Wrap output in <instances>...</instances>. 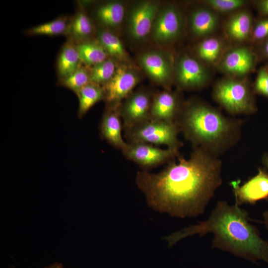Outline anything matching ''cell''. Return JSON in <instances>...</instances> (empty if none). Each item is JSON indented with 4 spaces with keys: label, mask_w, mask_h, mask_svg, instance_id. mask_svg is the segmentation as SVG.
Listing matches in <instances>:
<instances>
[{
    "label": "cell",
    "mask_w": 268,
    "mask_h": 268,
    "mask_svg": "<svg viewBox=\"0 0 268 268\" xmlns=\"http://www.w3.org/2000/svg\"><path fill=\"white\" fill-rule=\"evenodd\" d=\"M158 173L137 172L135 181L148 205L179 218L203 214L222 184V161L200 147L193 146L188 158L180 155Z\"/></svg>",
    "instance_id": "cell-1"
},
{
    "label": "cell",
    "mask_w": 268,
    "mask_h": 268,
    "mask_svg": "<svg viewBox=\"0 0 268 268\" xmlns=\"http://www.w3.org/2000/svg\"><path fill=\"white\" fill-rule=\"evenodd\" d=\"M249 213L235 204L217 201L208 218L166 237L169 246L188 236L212 233V248L228 252L236 257L258 264H268V241L260 236L257 228L249 222Z\"/></svg>",
    "instance_id": "cell-2"
},
{
    "label": "cell",
    "mask_w": 268,
    "mask_h": 268,
    "mask_svg": "<svg viewBox=\"0 0 268 268\" xmlns=\"http://www.w3.org/2000/svg\"><path fill=\"white\" fill-rule=\"evenodd\" d=\"M193 146L218 156L240 139L243 121L227 117L218 109L198 100L184 102L175 122Z\"/></svg>",
    "instance_id": "cell-3"
},
{
    "label": "cell",
    "mask_w": 268,
    "mask_h": 268,
    "mask_svg": "<svg viewBox=\"0 0 268 268\" xmlns=\"http://www.w3.org/2000/svg\"><path fill=\"white\" fill-rule=\"evenodd\" d=\"M212 97L233 116L251 115L257 111L254 93L245 79L229 76L220 79L214 85Z\"/></svg>",
    "instance_id": "cell-4"
},
{
    "label": "cell",
    "mask_w": 268,
    "mask_h": 268,
    "mask_svg": "<svg viewBox=\"0 0 268 268\" xmlns=\"http://www.w3.org/2000/svg\"><path fill=\"white\" fill-rule=\"evenodd\" d=\"M180 132L175 122L149 119L124 130V135L128 142L165 145L179 152V149L183 145L178 137Z\"/></svg>",
    "instance_id": "cell-5"
},
{
    "label": "cell",
    "mask_w": 268,
    "mask_h": 268,
    "mask_svg": "<svg viewBox=\"0 0 268 268\" xmlns=\"http://www.w3.org/2000/svg\"><path fill=\"white\" fill-rule=\"evenodd\" d=\"M185 18L180 8L173 3L159 6L149 39L156 47L167 49L182 36Z\"/></svg>",
    "instance_id": "cell-6"
},
{
    "label": "cell",
    "mask_w": 268,
    "mask_h": 268,
    "mask_svg": "<svg viewBox=\"0 0 268 268\" xmlns=\"http://www.w3.org/2000/svg\"><path fill=\"white\" fill-rule=\"evenodd\" d=\"M175 58L168 49L156 47L139 52L136 60L140 69L153 83L170 89L174 83Z\"/></svg>",
    "instance_id": "cell-7"
},
{
    "label": "cell",
    "mask_w": 268,
    "mask_h": 268,
    "mask_svg": "<svg viewBox=\"0 0 268 268\" xmlns=\"http://www.w3.org/2000/svg\"><path fill=\"white\" fill-rule=\"evenodd\" d=\"M161 2L144 0L128 6L125 29L129 39L134 44H141L149 39L153 23Z\"/></svg>",
    "instance_id": "cell-8"
},
{
    "label": "cell",
    "mask_w": 268,
    "mask_h": 268,
    "mask_svg": "<svg viewBox=\"0 0 268 268\" xmlns=\"http://www.w3.org/2000/svg\"><path fill=\"white\" fill-rule=\"evenodd\" d=\"M141 78L140 70L133 63H119L113 77L102 86L106 107H119Z\"/></svg>",
    "instance_id": "cell-9"
},
{
    "label": "cell",
    "mask_w": 268,
    "mask_h": 268,
    "mask_svg": "<svg viewBox=\"0 0 268 268\" xmlns=\"http://www.w3.org/2000/svg\"><path fill=\"white\" fill-rule=\"evenodd\" d=\"M209 72L205 64L189 53H181L175 58L174 83L179 90H195L205 87Z\"/></svg>",
    "instance_id": "cell-10"
},
{
    "label": "cell",
    "mask_w": 268,
    "mask_h": 268,
    "mask_svg": "<svg viewBox=\"0 0 268 268\" xmlns=\"http://www.w3.org/2000/svg\"><path fill=\"white\" fill-rule=\"evenodd\" d=\"M154 92L146 88L132 92L119 107L124 130L150 119V113Z\"/></svg>",
    "instance_id": "cell-11"
},
{
    "label": "cell",
    "mask_w": 268,
    "mask_h": 268,
    "mask_svg": "<svg viewBox=\"0 0 268 268\" xmlns=\"http://www.w3.org/2000/svg\"><path fill=\"white\" fill-rule=\"evenodd\" d=\"M125 157L147 171L149 169L169 162L180 156L178 152L167 148L162 149L142 142H128L121 150Z\"/></svg>",
    "instance_id": "cell-12"
},
{
    "label": "cell",
    "mask_w": 268,
    "mask_h": 268,
    "mask_svg": "<svg viewBox=\"0 0 268 268\" xmlns=\"http://www.w3.org/2000/svg\"><path fill=\"white\" fill-rule=\"evenodd\" d=\"M240 183L239 179L230 182L236 204L254 205L260 201H268V171L265 168H258L255 176Z\"/></svg>",
    "instance_id": "cell-13"
},
{
    "label": "cell",
    "mask_w": 268,
    "mask_h": 268,
    "mask_svg": "<svg viewBox=\"0 0 268 268\" xmlns=\"http://www.w3.org/2000/svg\"><path fill=\"white\" fill-rule=\"evenodd\" d=\"M256 60L255 54L249 47L239 46L224 53L218 67L229 76L241 77L254 69Z\"/></svg>",
    "instance_id": "cell-14"
},
{
    "label": "cell",
    "mask_w": 268,
    "mask_h": 268,
    "mask_svg": "<svg viewBox=\"0 0 268 268\" xmlns=\"http://www.w3.org/2000/svg\"><path fill=\"white\" fill-rule=\"evenodd\" d=\"M184 102L178 91L164 89L155 93L150 109V119L175 123Z\"/></svg>",
    "instance_id": "cell-15"
},
{
    "label": "cell",
    "mask_w": 268,
    "mask_h": 268,
    "mask_svg": "<svg viewBox=\"0 0 268 268\" xmlns=\"http://www.w3.org/2000/svg\"><path fill=\"white\" fill-rule=\"evenodd\" d=\"M127 8L122 1H105L96 7L95 18L99 26L116 34L125 23Z\"/></svg>",
    "instance_id": "cell-16"
},
{
    "label": "cell",
    "mask_w": 268,
    "mask_h": 268,
    "mask_svg": "<svg viewBox=\"0 0 268 268\" xmlns=\"http://www.w3.org/2000/svg\"><path fill=\"white\" fill-rule=\"evenodd\" d=\"M219 23L218 13L207 6L194 8L188 18V26L192 35L197 38L210 36Z\"/></svg>",
    "instance_id": "cell-17"
},
{
    "label": "cell",
    "mask_w": 268,
    "mask_h": 268,
    "mask_svg": "<svg viewBox=\"0 0 268 268\" xmlns=\"http://www.w3.org/2000/svg\"><path fill=\"white\" fill-rule=\"evenodd\" d=\"M122 124L119 107H106L99 125L100 135L111 145L121 150L127 143L122 134Z\"/></svg>",
    "instance_id": "cell-18"
},
{
    "label": "cell",
    "mask_w": 268,
    "mask_h": 268,
    "mask_svg": "<svg viewBox=\"0 0 268 268\" xmlns=\"http://www.w3.org/2000/svg\"><path fill=\"white\" fill-rule=\"evenodd\" d=\"M95 35L96 39L103 47L109 58L118 63H133L117 34L99 26L96 29Z\"/></svg>",
    "instance_id": "cell-19"
},
{
    "label": "cell",
    "mask_w": 268,
    "mask_h": 268,
    "mask_svg": "<svg viewBox=\"0 0 268 268\" xmlns=\"http://www.w3.org/2000/svg\"><path fill=\"white\" fill-rule=\"evenodd\" d=\"M224 29L230 39L236 42L246 40L252 31L251 14L243 9L235 12L226 21Z\"/></svg>",
    "instance_id": "cell-20"
},
{
    "label": "cell",
    "mask_w": 268,
    "mask_h": 268,
    "mask_svg": "<svg viewBox=\"0 0 268 268\" xmlns=\"http://www.w3.org/2000/svg\"><path fill=\"white\" fill-rule=\"evenodd\" d=\"M96 33V29L89 16L82 8L75 13L69 20L68 26L66 33L68 39L75 44L91 39Z\"/></svg>",
    "instance_id": "cell-21"
},
{
    "label": "cell",
    "mask_w": 268,
    "mask_h": 268,
    "mask_svg": "<svg viewBox=\"0 0 268 268\" xmlns=\"http://www.w3.org/2000/svg\"><path fill=\"white\" fill-rule=\"evenodd\" d=\"M81 64L76 44L68 39L63 45L57 59L56 67L59 80L72 74Z\"/></svg>",
    "instance_id": "cell-22"
},
{
    "label": "cell",
    "mask_w": 268,
    "mask_h": 268,
    "mask_svg": "<svg viewBox=\"0 0 268 268\" xmlns=\"http://www.w3.org/2000/svg\"><path fill=\"white\" fill-rule=\"evenodd\" d=\"M224 44L220 39L209 36L197 45L195 56L204 64L218 65L224 54Z\"/></svg>",
    "instance_id": "cell-23"
},
{
    "label": "cell",
    "mask_w": 268,
    "mask_h": 268,
    "mask_svg": "<svg viewBox=\"0 0 268 268\" xmlns=\"http://www.w3.org/2000/svg\"><path fill=\"white\" fill-rule=\"evenodd\" d=\"M76 45L81 63L87 67H91L109 58L96 38L79 43Z\"/></svg>",
    "instance_id": "cell-24"
},
{
    "label": "cell",
    "mask_w": 268,
    "mask_h": 268,
    "mask_svg": "<svg viewBox=\"0 0 268 268\" xmlns=\"http://www.w3.org/2000/svg\"><path fill=\"white\" fill-rule=\"evenodd\" d=\"M79 106L78 117L81 119L97 103L104 100V91L102 86L90 82L76 94Z\"/></svg>",
    "instance_id": "cell-25"
},
{
    "label": "cell",
    "mask_w": 268,
    "mask_h": 268,
    "mask_svg": "<svg viewBox=\"0 0 268 268\" xmlns=\"http://www.w3.org/2000/svg\"><path fill=\"white\" fill-rule=\"evenodd\" d=\"M69 20L66 16H61L52 21L33 26L26 31L28 35L57 36L65 34Z\"/></svg>",
    "instance_id": "cell-26"
},
{
    "label": "cell",
    "mask_w": 268,
    "mask_h": 268,
    "mask_svg": "<svg viewBox=\"0 0 268 268\" xmlns=\"http://www.w3.org/2000/svg\"><path fill=\"white\" fill-rule=\"evenodd\" d=\"M119 63L109 58L104 61L89 68L90 82L104 86L113 77Z\"/></svg>",
    "instance_id": "cell-27"
},
{
    "label": "cell",
    "mask_w": 268,
    "mask_h": 268,
    "mask_svg": "<svg viewBox=\"0 0 268 268\" xmlns=\"http://www.w3.org/2000/svg\"><path fill=\"white\" fill-rule=\"evenodd\" d=\"M90 82L89 67L81 65L69 76L59 80L58 84L59 85L70 89L76 94L80 89Z\"/></svg>",
    "instance_id": "cell-28"
},
{
    "label": "cell",
    "mask_w": 268,
    "mask_h": 268,
    "mask_svg": "<svg viewBox=\"0 0 268 268\" xmlns=\"http://www.w3.org/2000/svg\"><path fill=\"white\" fill-rule=\"evenodd\" d=\"M205 6L217 13L236 12L247 3L244 0H206L203 1Z\"/></svg>",
    "instance_id": "cell-29"
},
{
    "label": "cell",
    "mask_w": 268,
    "mask_h": 268,
    "mask_svg": "<svg viewBox=\"0 0 268 268\" xmlns=\"http://www.w3.org/2000/svg\"><path fill=\"white\" fill-rule=\"evenodd\" d=\"M254 91L268 98V71L267 69L262 68L258 72L256 79Z\"/></svg>",
    "instance_id": "cell-30"
},
{
    "label": "cell",
    "mask_w": 268,
    "mask_h": 268,
    "mask_svg": "<svg viewBox=\"0 0 268 268\" xmlns=\"http://www.w3.org/2000/svg\"><path fill=\"white\" fill-rule=\"evenodd\" d=\"M252 36L254 40H261L268 36V18L259 21L252 29Z\"/></svg>",
    "instance_id": "cell-31"
},
{
    "label": "cell",
    "mask_w": 268,
    "mask_h": 268,
    "mask_svg": "<svg viewBox=\"0 0 268 268\" xmlns=\"http://www.w3.org/2000/svg\"><path fill=\"white\" fill-rule=\"evenodd\" d=\"M259 10L265 14H268V0H261L257 3Z\"/></svg>",
    "instance_id": "cell-32"
},
{
    "label": "cell",
    "mask_w": 268,
    "mask_h": 268,
    "mask_svg": "<svg viewBox=\"0 0 268 268\" xmlns=\"http://www.w3.org/2000/svg\"><path fill=\"white\" fill-rule=\"evenodd\" d=\"M263 220L262 223L268 230V210H265L263 213Z\"/></svg>",
    "instance_id": "cell-33"
},
{
    "label": "cell",
    "mask_w": 268,
    "mask_h": 268,
    "mask_svg": "<svg viewBox=\"0 0 268 268\" xmlns=\"http://www.w3.org/2000/svg\"><path fill=\"white\" fill-rule=\"evenodd\" d=\"M262 163L268 171V153H265L262 158Z\"/></svg>",
    "instance_id": "cell-34"
},
{
    "label": "cell",
    "mask_w": 268,
    "mask_h": 268,
    "mask_svg": "<svg viewBox=\"0 0 268 268\" xmlns=\"http://www.w3.org/2000/svg\"><path fill=\"white\" fill-rule=\"evenodd\" d=\"M45 268H64V267L61 264L55 263Z\"/></svg>",
    "instance_id": "cell-35"
},
{
    "label": "cell",
    "mask_w": 268,
    "mask_h": 268,
    "mask_svg": "<svg viewBox=\"0 0 268 268\" xmlns=\"http://www.w3.org/2000/svg\"><path fill=\"white\" fill-rule=\"evenodd\" d=\"M264 51L265 54L268 57V40L264 45Z\"/></svg>",
    "instance_id": "cell-36"
},
{
    "label": "cell",
    "mask_w": 268,
    "mask_h": 268,
    "mask_svg": "<svg viewBox=\"0 0 268 268\" xmlns=\"http://www.w3.org/2000/svg\"><path fill=\"white\" fill-rule=\"evenodd\" d=\"M267 70H268V69Z\"/></svg>",
    "instance_id": "cell-37"
}]
</instances>
